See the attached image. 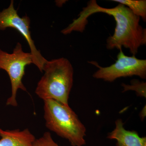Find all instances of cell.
Returning a JSON list of instances; mask_svg holds the SVG:
<instances>
[{"mask_svg":"<svg viewBox=\"0 0 146 146\" xmlns=\"http://www.w3.org/2000/svg\"><path fill=\"white\" fill-rule=\"evenodd\" d=\"M44 75L37 83L35 94L43 100L52 99L66 106L74 81V69L65 58L48 60Z\"/></svg>","mask_w":146,"mask_h":146,"instance_id":"cell-2","label":"cell"},{"mask_svg":"<svg viewBox=\"0 0 146 146\" xmlns=\"http://www.w3.org/2000/svg\"><path fill=\"white\" fill-rule=\"evenodd\" d=\"M32 63L33 64L31 53L24 52L20 42L17 43L12 53L0 49V70L7 72L11 83V95L7 101V105L17 106L16 95L18 90L21 89L27 91L22 80L26 67Z\"/></svg>","mask_w":146,"mask_h":146,"instance_id":"cell-4","label":"cell"},{"mask_svg":"<svg viewBox=\"0 0 146 146\" xmlns=\"http://www.w3.org/2000/svg\"><path fill=\"white\" fill-rule=\"evenodd\" d=\"M32 146H60L54 141L50 132H46L42 137L38 139H35Z\"/></svg>","mask_w":146,"mask_h":146,"instance_id":"cell-11","label":"cell"},{"mask_svg":"<svg viewBox=\"0 0 146 146\" xmlns=\"http://www.w3.org/2000/svg\"><path fill=\"white\" fill-rule=\"evenodd\" d=\"M97 13H106L113 16L116 21L114 34L106 40L108 49L120 50L124 47L135 56L140 47L146 44V29L140 25V17L125 6L119 3L113 8H104L98 5L96 1L92 0L79 16L82 21L86 22L90 15Z\"/></svg>","mask_w":146,"mask_h":146,"instance_id":"cell-1","label":"cell"},{"mask_svg":"<svg viewBox=\"0 0 146 146\" xmlns=\"http://www.w3.org/2000/svg\"><path fill=\"white\" fill-rule=\"evenodd\" d=\"M89 63L98 68L93 75V77L98 79L112 82L120 78L133 76L146 79V60L138 59L135 55H125L122 49L120 50L115 63L108 67H101L95 61Z\"/></svg>","mask_w":146,"mask_h":146,"instance_id":"cell-5","label":"cell"},{"mask_svg":"<svg viewBox=\"0 0 146 146\" xmlns=\"http://www.w3.org/2000/svg\"><path fill=\"white\" fill-rule=\"evenodd\" d=\"M131 85H127L123 83L122 84V86L123 87V92L133 90L136 91L138 96L146 98L145 82H141L139 80H133L131 81Z\"/></svg>","mask_w":146,"mask_h":146,"instance_id":"cell-10","label":"cell"},{"mask_svg":"<svg viewBox=\"0 0 146 146\" xmlns=\"http://www.w3.org/2000/svg\"><path fill=\"white\" fill-rule=\"evenodd\" d=\"M112 1L119 3L129 9L136 16L142 18L144 22L146 21V0H112Z\"/></svg>","mask_w":146,"mask_h":146,"instance_id":"cell-9","label":"cell"},{"mask_svg":"<svg viewBox=\"0 0 146 146\" xmlns=\"http://www.w3.org/2000/svg\"><path fill=\"white\" fill-rule=\"evenodd\" d=\"M30 18L29 16L26 15L21 17L19 16L18 11L14 7L13 0L11 1L7 8L0 11V30L4 31L10 28L19 32L26 39L29 46L33 64L36 65L40 72H42L47 60L36 49L34 41L32 38L30 30Z\"/></svg>","mask_w":146,"mask_h":146,"instance_id":"cell-6","label":"cell"},{"mask_svg":"<svg viewBox=\"0 0 146 146\" xmlns=\"http://www.w3.org/2000/svg\"><path fill=\"white\" fill-rule=\"evenodd\" d=\"M121 119L115 121V127L108 133V138L117 141V146H146V138L141 137L134 131L127 130L124 128Z\"/></svg>","mask_w":146,"mask_h":146,"instance_id":"cell-7","label":"cell"},{"mask_svg":"<svg viewBox=\"0 0 146 146\" xmlns=\"http://www.w3.org/2000/svg\"><path fill=\"white\" fill-rule=\"evenodd\" d=\"M44 101V118L48 129L73 146L86 144V128L69 106L52 99Z\"/></svg>","mask_w":146,"mask_h":146,"instance_id":"cell-3","label":"cell"},{"mask_svg":"<svg viewBox=\"0 0 146 146\" xmlns=\"http://www.w3.org/2000/svg\"><path fill=\"white\" fill-rule=\"evenodd\" d=\"M0 146H32L35 137L28 129L4 130L0 128Z\"/></svg>","mask_w":146,"mask_h":146,"instance_id":"cell-8","label":"cell"}]
</instances>
